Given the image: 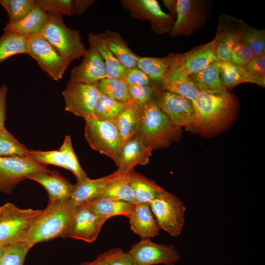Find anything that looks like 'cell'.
<instances>
[{"mask_svg": "<svg viewBox=\"0 0 265 265\" xmlns=\"http://www.w3.org/2000/svg\"><path fill=\"white\" fill-rule=\"evenodd\" d=\"M195 112L194 130L200 135H215L236 120L238 102L229 92L212 94L200 91L192 101Z\"/></svg>", "mask_w": 265, "mask_h": 265, "instance_id": "6da1fadb", "label": "cell"}, {"mask_svg": "<svg viewBox=\"0 0 265 265\" xmlns=\"http://www.w3.org/2000/svg\"><path fill=\"white\" fill-rule=\"evenodd\" d=\"M139 119L135 135L152 150L168 146L180 129L176 127L157 106L155 99L134 103Z\"/></svg>", "mask_w": 265, "mask_h": 265, "instance_id": "7a4b0ae2", "label": "cell"}, {"mask_svg": "<svg viewBox=\"0 0 265 265\" xmlns=\"http://www.w3.org/2000/svg\"><path fill=\"white\" fill-rule=\"evenodd\" d=\"M78 207L70 199L49 201L47 207L34 219L24 242L31 248L40 242L64 238Z\"/></svg>", "mask_w": 265, "mask_h": 265, "instance_id": "3957f363", "label": "cell"}, {"mask_svg": "<svg viewBox=\"0 0 265 265\" xmlns=\"http://www.w3.org/2000/svg\"><path fill=\"white\" fill-rule=\"evenodd\" d=\"M48 15L47 24L40 35L69 62L83 57L87 49L82 42L79 31L68 27L61 16Z\"/></svg>", "mask_w": 265, "mask_h": 265, "instance_id": "277c9868", "label": "cell"}, {"mask_svg": "<svg viewBox=\"0 0 265 265\" xmlns=\"http://www.w3.org/2000/svg\"><path fill=\"white\" fill-rule=\"evenodd\" d=\"M42 210L23 209L7 202L0 207V245L4 247L24 242L34 219Z\"/></svg>", "mask_w": 265, "mask_h": 265, "instance_id": "5b68a950", "label": "cell"}, {"mask_svg": "<svg viewBox=\"0 0 265 265\" xmlns=\"http://www.w3.org/2000/svg\"><path fill=\"white\" fill-rule=\"evenodd\" d=\"M84 120L85 137L90 147L111 158L117 166L122 142L116 122L94 117Z\"/></svg>", "mask_w": 265, "mask_h": 265, "instance_id": "8992f818", "label": "cell"}, {"mask_svg": "<svg viewBox=\"0 0 265 265\" xmlns=\"http://www.w3.org/2000/svg\"><path fill=\"white\" fill-rule=\"evenodd\" d=\"M149 205L160 229L174 237L181 234L186 208L179 197L165 190Z\"/></svg>", "mask_w": 265, "mask_h": 265, "instance_id": "52a82bcc", "label": "cell"}, {"mask_svg": "<svg viewBox=\"0 0 265 265\" xmlns=\"http://www.w3.org/2000/svg\"><path fill=\"white\" fill-rule=\"evenodd\" d=\"M209 6L208 0H177V18L169 36L175 38L195 33L207 21Z\"/></svg>", "mask_w": 265, "mask_h": 265, "instance_id": "ba28073f", "label": "cell"}, {"mask_svg": "<svg viewBox=\"0 0 265 265\" xmlns=\"http://www.w3.org/2000/svg\"><path fill=\"white\" fill-rule=\"evenodd\" d=\"M121 4L133 19L148 21L157 34L169 33L174 26L175 16L162 11L155 0H121Z\"/></svg>", "mask_w": 265, "mask_h": 265, "instance_id": "9c48e42d", "label": "cell"}, {"mask_svg": "<svg viewBox=\"0 0 265 265\" xmlns=\"http://www.w3.org/2000/svg\"><path fill=\"white\" fill-rule=\"evenodd\" d=\"M53 171L28 157H0V191L9 194L28 175Z\"/></svg>", "mask_w": 265, "mask_h": 265, "instance_id": "30bf717a", "label": "cell"}, {"mask_svg": "<svg viewBox=\"0 0 265 265\" xmlns=\"http://www.w3.org/2000/svg\"><path fill=\"white\" fill-rule=\"evenodd\" d=\"M101 94L95 85L69 81L62 92L64 109L84 119L91 117Z\"/></svg>", "mask_w": 265, "mask_h": 265, "instance_id": "8fae6325", "label": "cell"}, {"mask_svg": "<svg viewBox=\"0 0 265 265\" xmlns=\"http://www.w3.org/2000/svg\"><path fill=\"white\" fill-rule=\"evenodd\" d=\"M53 80L61 79L71 63L64 59L41 35L29 38L27 53Z\"/></svg>", "mask_w": 265, "mask_h": 265, "instance_id": "7c38bea8", "label": "cell"}, {"mask_svg": "<svg viewBox=\"0 0 265 265\" xmlns=\"http://www.w3.org/2000/svg\"><path fill=\"white\" fill-rule=\"evenodd\" d=\"M155 100L159 108L176 127L194 130L195 112L191 101L161 90Z\"/></svg>", "mask_w": 265, "mask_h": 265, "instance_id": "4fadbf2b", "label": "cell"}, {"mask_svg": "<svg viewBox=\"0 0 265 265\" xmlns=\"http://www.w3.org/2000/svg\"><path fill=\"white\" fill-rule=\"evenodd\" d=\"M127 252L138 265H175L180 259L174 245L155 243L151 238H141Z\"/></svg>", "mask_w": 265, "mask_h": 265, "instance_id": "5bb4252c", "label": "cell"}, {"mask_svg": "<svg viewBox=\"0 0 265 265\" xmlns=\"http://www.w3.org/2000/svg\"><path fill=\"white\" fill-rule=\"evenodd\" d=\"M107 220L95 213L86 204L79 206L73 214L64 238H70L92 243L97 239Z\"/></svg>", "mask_w": 265, "mask_h": 265, "instance_id": "9a60e30c", "label": "cell"}, {"mask_svg": "<svg viewBox=\"0 0 265 265\" xmlns=\"http://www.w3.org/2000/svg\"><path fill=\"white\" fill-rule=\"evenodd\" d=\"M82 57V62L71 70L69 81L94 85L107 78L104 61L95 48L89 46Z\"/></svg>", "mask_w": 265, "mask_h": 265, "instance_id": "2e32d148", "label": "cell"}, {"mask_svg": "<svg viewBox=\"0 0 265 265\" xmlns=\"http://www.w3.org/2000/svg\"><path fill=\"white\" fill-rule=\"evenodd\" d=\"M215 37L211 41L183 53H176V63L187 75L196 73L212 62L218 60L215 54Z\"/></svg>", "mask_w": 265, "mask_h": 265, "instance_id": "e0dca14e", "label": "cell"}, {"mask_svg": "<svg viewBox=\"0 0 265 265\" xmlns=\"http://www.w3.org/2000/svg\"><path fill=\"white\" fill-rule=\"evenodd\" d=\"M218 19L214 37L216 58L219 62H230L233 47L239 34L237 18L222 14Z\"/></svg>", "mask_w": 265, "mask_h": 265, "instance_id": "ac0fdd59", "label": "cell"}, {"mask_svg": "<svg viewBox=\"0 0 265 265\" xmlns=\"http://www.w3.org/2000/svg\"><path fill=\"white\" fill-rule=\"evenodd\" d=\"M26 179L37 182L46 189L49 195V201L69 199L74 189V185L56 170L52 172L32 173L28 175Z\"/></svg>", "mask_w": 265, "mask_h": 265, "instance_id": "d6986e66", "label": "cell"}, {"mask_svg": "<svg viewBox=\"0 0 265 265\" xmlns=\"http://www.w3.org/2000/svg\"><path fill=\"white\" fill-rule=\"evenodd\" d=\"M152 151L135 135L122 145L117 170L122 173H128L133 171L136 165H146Z\"/></svg>", "mask_w": 265, "mask_h": 265, "instance_id": "ffe728a7", "label": "cell"}, {"mask_svg": "<svg viewBox=\"0 0 265 265\" xmlns=\"http://www.w3.org/2000/svg\"><path fill=\"white\" fill-rule=\"evenodd\" d=\"M159 87L161 90L177 94L192 102L200 91L176 64V59L164 76Z\"/></svg>", "mask_w": 265, "mask_h": 265, "instance_id": "44dd1931", "label": "cell"}, {"mask_svg": "<svg viewBox=\"0 0 265 265\" xmlns=\"http://www.w3.org/2000/svg\"><path fill=\"white\" fill-rule=\"evenodd\" d=\"M127 217L132 231L141 238H151L159 234L160 229L149 204H134Z\"/></svg>", "mask_w": 265, "mask_h": 265, "instance_id": "7402d4cb", "label": "cell"}, {"mask_svg": "<svg viewBox=\"0 0 265 265\" xmlns=\"http://www.w3.org/2000/svg\"><path fill=\"white\" fill-rule=\"evenodd\" d=\"M117 170L112 174L96 179L87 178L74 185V189L70 200L76 206L83 205L100 198L104 189L116 175Z\"/></svg>", "mask_w": 265, "mask_h": 265, "instance_id": "603a6c76", "label": "cell"}, {"mask_svg": "<svg viewBox=\"0 0 265 265\" xmlns=\"http://www.w3.org/2000/svg\"><path fill=\"white\" fill-rule=\"evenodd\" d=\"M48 19V13L36 5L25 18L14 23H7L4 31H10L30 38L40 35Z\"/></svg>", "mask_w": 265, "mask_h": 265, "instance_id": "cb8c5ba5", "label": "cell"}, {"mask_svg": "<svg viewBox=\"0 0 265 265\" xmlns=\"http://www.w3.org/2000/svg\"><path fill=\"white\" fill-rule=\"evenodd\" d=\"M88 42L103 58L106 68L107 78L123 80L127 68L120 63L108 47L104 32L89 33Z\"/></svg>", "mask_w": 265, "mask_h": 265, "instance_id": "d4e9b609", "label": "cell"}, {"mask_svg": "<svg viewBox=\"0 0 265 265\" xmlns=\"http://www.w3.org/2000/svg\"><path fill=\"white\" fill-rule=\"evenodd\" d=\"M219 63L218 60L213 61L201 71L188 76L200 91L212 94L228 92L221 80Z\"/></svg>", "mask_w": 265, "mask_h": 265, "instance_id": "484cf974", "label": "cell"}, {"mask_svg": "<svg viewBox=\"0 0 265 265\" xmlns=\"http://www.w3.org/2000/svg\"><path fill=\"white\" fill-rule=\"evenodd\" d=\"M219 69L221 82L227 90L244 82L253 83L265 87V77L250 75L242 68L236 66L230 62H219Z\"/></svg>", "mask_w": 265, "mask_h": 265, "instance_id": "4316f807", "label": "cell"}, {"mask_svg": "<svg viewBox=\"0 0 265 265\" xmlns=\"http://www.w3.org/2000/svg\"><path fill=\"white\" fill-rule=\"evenodd\" d=\"M129 178L136 203L149 204L151 201L165 190L154 181L133 170L129 173Z\"/></svg>", "mask_w": 265, "mask_h": 265, "instance_id": "83f0119b", "label": "cell"}, {"mask_svg": "<svg viewBox=\"0 0 265 265\" xmlns=\"http://www.w3.org/2000/svg\"><path fill=\"white\" fill-rule=\"evenodd\" d=\"M104 34L108 47L122 65L127 69L137 67L139 56L131 50L118 32L107 29Z\"/></svg>", "mask_w": 265, "mask_h": 265, "instance_id": "f1b7e54d", "label": "cell"}, {"mask_svg": "<svg viewBox=\"0 0 265 265\" xmlns=\"http://www.w3.org/2000/svg\"><path fill=\"white\" fill-rule=\"evenodd\" d=\"M176 53L164 57H140L137 67L142 70L157 85L160 86L166 73L172 66Z\"/></svg>", "mask_w": 265, "mask_h": 265, "instance_id": "f546056e", "label": "cell"}, {"mask_svg": "<svg viewBox=\"0 0 265 265\" xmlns=\"http://www.w3.org/2000/svg\"><path fill=\"white\" fill-rule=\"evenodd\" d=\"M117 171V174L107 185L100 198L136 203L133 190L130 184L129 172L122 173Z\"/></svg>", "mask_w": 265, "mask_h": 265, "instance_id": "4dcf8cb0", "label": "cell"}, {"mask_svg": "<svg viewBox=\"0 0 265 265\" xmlns=\"http://www.w3.org/2000/svg\"><path fill=\"white\" fill-rule=\"evenodd\" d=\"M86 204L97 214L106 217L107 219L111 217L122 215L128 217L134 204L100 198Z\"/></svg>", "mask_w": 265, "mask_h": 265, "instance_id": "1f68e13d", "label": "cell"}, {"mask_svg": "<svg viewBox=\"0 0 265 265\" xmlns=\"http://www.w3.org/2000/svg\"><path fill=\"white\" fill-rule=\"evenodd\" d=\"M132 104L117 101L101 93L95 106L92 117L100 120L116 122L119 115Z\"/></svg>", "mask_w": 265, "mask_h": 265, "instance_id": "d6a6232c", "label": "cell"}, {"mask_svg": "<svg viewBox=\"0 0 265 265\" xmlns=\"http://www.w3.org/2000/svg\"><path fill=\"white\" fill-rule=\"evenodd\" d=\"M29 39L19 34L4 31L0 38V64L17 54L27 53Z\"/></svg>", "mask_w": 265, "mask_h": 265, "instance_id": "836d02e7", "label": "cell"}, {"mask_svg": "<svg viewBox=\"0 0 265 265\" xmlns=\"http://www.w3.org/2000/svg\"><path fill=\"white\" fill-rule=\"evenodd\" d=\"M94 85L105 95L120 102L133 104L129 86L122 80L106 78Z\"/></svg>", "mask_w": 265, "mask_h": 265, "instance_id": "e575fe53", "label": "cell"}, {"mask_svg": "<svg viewBox=\"0 0 265 265\" xmlns=\"http://www.w3.org/2000/svg\"><path fill=\"white\" fill-rule=\"evenodd\" d=\"M243 39L253 51L254 55L265 53V30L250 26L241 19H237Z\"/></svg>", "mask_w": 265, "mask_h": 265, "instance_id": "d590c367", "label": "cell"}, {"mask_svg": "<svg viewBox=\"0 0 265 265\" xmlns=\"http://www.w3.org/2000/svg\"><path fill=\"white\" fill-rule=\"evenodd\" d=\"M116 124L121 138L122 145L136 134L138 127L139 119L133 104L129 106L119 115Z\"/></svg>", "mask_w": 265, "mask_h": 265, "instance_id": "8d00e7d4", "label": "cell"}, {"mask_svg": "<svg viewBox=\"0 0 265 265\" xmlns=\"http://www.w3.org/2000/svg\"><path fill=\"white\" fill-rule=\"evenodd\" d=\"M29 151L5 127L0 129V157H28Z\"/></svg>", "mask_w": 265, "mask_h": 265, "instance_id": "74e56055", "label": "cell"}, {"mask_svg": "<svg viewBox=\"0 0 265 265\" xmlns=\"http://www.w3.org/2000/svg\"><path fill=\"white\" fill-rule=\"evenodd\" d=\"M7 11L9 23L18 22L27 16L36 5V0H0Z\"/></svg>", "mask_w": 265, "mask_h": 265, "instance_id": "f35d334b", "label": "cell"}, {"mask_svg": "<svg viewBox=\"0 0 265 265\" xmlns=\"http://www.w3.org/2000/svg\"><path fill=\"white\" fill-rule=\"evenodd\" d=\"M59 150L62 153L67 167L76 176L77 182H81L88 177L80 164L78 158L73 148L70 135L65 137L64 141Z\"/></svg>", "mask_w": 265, "mask_h": 265, "instance_id": "ab89813d", "label": "cell"}, {"mask_svg": "<svg viewBox=\"0 0 265 265\" xmlns=\"http://www.w3.org/2000/svg\"><path fill=\"white\" fill-rule=\"evenodd\" d=\"M30 249L25 242L6 247L0 258V265H24L26 257Z\"/></svg>", "mask_w": 265, "mask_h": 265, "instance_id": "60d3db41", "label": "cell"}, {"mask_svg": "<svg viewBox=\"0 0 265 265\" xmlns=\"http://www.w3.org/2000/svg\"><path fill=\"white\" fill-rule=\"evenodd\" d=\"M254 56L253 51L244 42L239 30L238 38L232 48L230 62L236 66L243 68Z\"/></svg>", "mask_w": 265, "mask_h": 265, "instance_id": "b9f144b4", "label": "cell"}, {"mask_svg": "<svg viewBox=\"0 0 265 265\" xmlns=\"http://www.w3.org/2000/svg\"><path fill=\"white\" fill-rule=\"evenodd\" d=\"M28 157L42 165H53L67 169L63 155L58 150L43 151L29 150Z\"/></svg>", "mask_w": 265, "mask_h": 265, "instance_id": "7bdbcfd3", "label": "cell"}, {"mask_svg": "<svg viewBox=\"0 0 265 265\" xmlns=\"http://www.w3.org/2000/svg\"><path fill=\"white\" fill-rule=\"evenodd\" d=\"M36 5L48 13L73 16L72 0H36Z\"/></svg>", "mask_w": 265, "mask_h": 265, "instance_id": "ee69618b", "label": "cell"}, {"mask_svg": "<svg viewBox=\"0 0 265 265\" xmlns=\"http://www.w3.org/2000/svg\"><path fill=\"white\" fill-rule=\"evenodd\" d=\"M129 88L133 104L143 103L155 99L161 90L157 85H136Z\"/></svg>", "mask_w": 265, "mask_h": 265, "instance_id": "f6af8a7d", "label": "cell"}, {"mask_svg": "<svg viewBox=\"0 0 265 265\" xmlns=\"http://www.w3.org/2000/svg\"><path fill=\"white\" fill-rule=\"evenodd\" d=\"M103 255L108 265H138L128 252L120 247L112 248Z\"/></svg>", "mask_w": 265, "mask_h": 265, "instance_id": "bcb514c9", "label": "cell"}, {"mask_svg": "<svg viewBox=\"0 0 265 265\" xmlns=\"http://www.w3.org/2000/svg\"><path fill=\"white\" fill-rule=\"evenodd\" d=\"M123 80L129 86L157 85L142 70L137 67L127 69Z\"/></svg>", "mask_w": 265, "mask_h": 265, "instance_id": "7dc6e473", "label": "cell"}, {"mask_svg": "<svg viewBox=\"0 0 265 265\" xmlns=\"http://www.w3.org/2000/svg\"><path fill=\"white\" fill-rule=\"evenodd\" d=\"M242 68L250 75L265 77V53L254 55Z\"/></svg>", "mask_w": 265, "mask_h": 265, "instance_id": "c3c4849f", "label": "cell"}, {"mask_svg": "<svg viewBox=\"0 0 265 265\" xmlns=\"http://www.w3.org/2000/svg\"><path fill=\"white\" fill-rule=\"evenodd\" d=\"M7 90L8 88L6 84L0 86V129L5 127Z\"/></svg>", "mask_w": 265, "mask_h": 265, "instance_id": "681fc988", "label": "cell"}, {"mask_svg": "<svg viewBox=\"0 0 265 265\" xmlns=\"http://www.w3.org/2000/svg\"><path fill=\"white\" fill-rule=\"evenodd\" d=\"M95 1L94 0H72L74 15L78 16L83 15Z\"/></svg>", "mask_w": 265, "mask_h": 265, "instance_id": "f907efd6", "label": "cell"}, {"mask_svg": "<svg viewBox=\"0 0 265 265\" xmlns=\"http://www.w3.org/2000/svg\"><path fill=\"white\" fill-rule=\"evenodd\" d=\"M164 6L168 10L169 14L175 16L176 15L177 0H163Z\"/></svg>", "mask_w": 265, "mask_h": 265, "instance_id": "816d5d0a", "label": "cell"}, {"mask_svg": "<svg viewBox=\"0 0 265 265\" xmlns=\"http://www.w3.org/2000/svg\"><path fill=\"white\" fill-rule=\"evenodd\" d=\"M80 265H108V264L102 254L98 255L93 261L83 262Z\"/></svg>", "mask_w": 265, "mask_h": 265, "instance_id": "f5cc1de1", "label": "cell"}, {"mask_svg": "<svg viewBox=\"0 0 265 265\" xmlns=\"http://www.w3.org/2000/svg\"><path fill=\"white\" fill-rule=\"evenodd\" d=\"M5 248H6L5 247H4L2 246H1V245H0V258L3 255L4 252L5 251Z\"/></svg>", "mask_w": 265, "mask_h": 265, "instance_id": "db71d44e", "label": "cell"}]
</instances>
